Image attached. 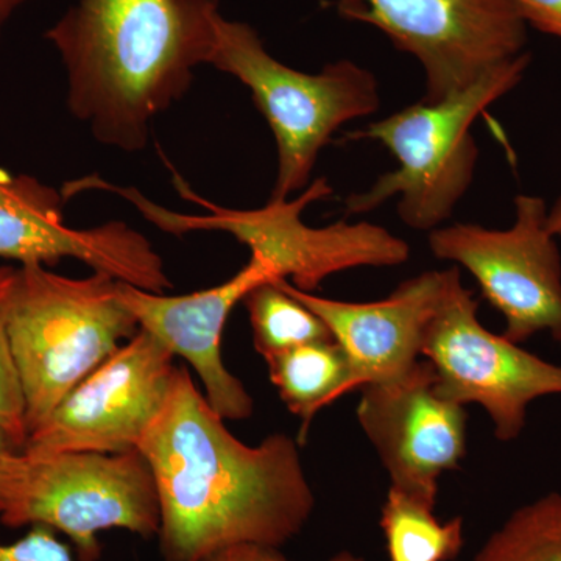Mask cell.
<instances>
[{
  "instance_id": "cell-1",
  "label": "cell",
  "mask_w": 561,
  "mask_h": 561,
  "mask_svg": "<svg viewBox=\"0 0 561 561\" xmlns=\"http://www.w3.org/2000/svg\"><path fill=\"white\" fill-rule=\"evenodd\" d=\"M300 442L272 434L239 440L183 367L140 438L157 483L162 561H201L232 546L279 549L316 508Z\"/></svg>"
},
{
  "instance_id": "cell-2",
  "label": "cell",
  "mask_w": 561,
  "mask_h": 561,
  "mask_svg": "<svg viewBox=\"0 0 561 561\" xmlns=\"http://www.w3.org/2000/svg\"><path fill=\"white\" fill-rule=\"evenodd\" d=\"M220 0H77L46 32L69 113L110 149H146L151 124L209 65Z\"/></svg>"
},
{
  "instance_id": "cell-3",
  "label": "cell",
  "mask_w": 561,
  "mask_h": 561,
  "mask_svg": "<svg viewBox=\"0 0 561 561\" xmlns=\"http://www.w3.org/2000/svg\"><path fill=\"white\" fill-rule=\"evenodd\" d=\"M173 186L184 201L201 206L206 213L181 214L164 208L140 194L135 187L116 186L98 175L69 181L62 186L66 197L87 191L119 195L142 214L144 219L173 236L195 231L228 232L249 247L254 260L264 262L276 278H291L297 289L316 290L324 279L356 267H391L408 262L411 247L378 225L339 224L313 228L301 219L302 209L332 194L324 176L313 180L295 201H268L260 209H230L206 201L192 191L179 173Z\"/></svg>"
},
{
  "instance_id": "cell-4",
  "label": "cell",
  "mask_w": 561,
  "mask_h": 561,
  "mask_svg": "<svg viewBox=\"0 0 561 561\" xmlns=\"http://www.w3.org/2000/svg\"><path fill=\"white\" fill-rule=\"evenodd\" d=\"M138 331V320L121 300L119 279L108 273L69 278L46 265H20L9 341L28 435Z\"/></svg>"
},
{
  "instance_id": "cell-5",
  "label": "cell",
  "mask_w": 561,
  "mask_h": 561,
  "mask_svg": "<svg viewBox=\"0 0 561 561\" xmlns=\"http://www.w3.org/2000/svg\"><path fill=\"white\" fill-rule=\"evenodd\" d=\"M530 62L524 51L485 73L467 90L437 103L419 102L375 122L351 139L381 142L397 158V171L379 176L364 194L350 195L345 213L365 214L400 197L398 216L413 230H435L451 217L474 179V121L522 81Z\"/></svg>"
},
{
  "instance_id": "cell-6",
  "label": "cell",
  "mask_w": 561,
  "mask_h": 561,
  "mask_svg": "<svg viewBox=\"0 0 561 561\" xmlns=\"http://www.w3.org/2000/svg\"><path fill=\"white\" fill-rule=\"evenodd\" d=\"M209 66L245 84L267 121L278 149L271 201L305 191L321 149L346 122L370 116L381 105L370 70L342 60L319 73L295 70L272 57L250 24L219 16Z\"/></svg>"
},
{
  "instance_id": "cell-7",
  "label": "cell",
  "mask_w": 561,
  "mask_h": 561,
  "mask_svg": "<svg viewBox=\"0 0 561 561\" xmlns=\"http://www.w3.org/2000/svg\"><path fill=\"white\" fill-rule=\"evenodd\" d=\"M27 459L24 489L0 516L9 529L47 526L60 531L72 542L79 561L102 559V531H130L142 540L158 537L161 512L157 483L138 449Z\"/></svg>"
},
{
  "instance_id": "cell-8",
  "label": "cell",
  "mask_w": 561,
  "mask_h": 561,
  "mask_svg": "<svg viewBox=\"0 0 561 561\" xmlns=\"http://www.w3.org/2000/svg\"><path fill=\"white\" fill-rule=\"evenodd\" d=\"M345 20L386 33L423 66L421 102L437 103L524 54L527 22L513 0H339Z\"/></svg>"
},
{
  "instance_id": "cell-9",
  "label": "cell",
  "mask_w": 561,
  "mask_h": 561,
  "mask_svg": "<svg viewBox=\"0 0 561 561\" xmlns=\"http://www.w3.org/2000/svg\"><path fill=\"white\" fill-rule=\"evenodd\" d=\"M421 356L434 367L438 393L460 405H482L502 442L519 437L530 402L561 393V365L485 330L460 273L427 327Z\"/></svg>"
},
{
  "instance_id": "cell-10",
  "label": "cell",
  "mask_w": 561,
  "mask_h": 561,
  "mask_svg": "<svg viewBox=\"0 0 561 561\" xmlns=\"http://www.w3.org/2000/svg\"><path fill=\"white\" fill-rule=\"evenodd\" d=\"M511 230L456 224L431 231L438 260L460 264L505 317V337L522 343L548 331L561 342V257L541 197L518 195Z\"/></svg>"
},
{
  "instance_id": "cell-11",
  "label": "cell",
  "mask_w": 561,
  "mask_h": 561,
  "mask_svg": "<svg viewBox=\"0 0 561 561\" xmlns=\"http://www.w3.org/2000/svg\"><path fill=\"white\" fill-rule=\"evenodd\" d=\"M173 357L153 335L139 330L31 432L24 453L135 451L171 390Z\"/></svg>"
},
{
  "instance_id": "cell-12",
  "label": "cell",
  "mask_w": 561,
  "mask_h": 561,
  "mask_svg": "<svg viewBox=\"0 0 561 561\" xmlns=\"http://www.w3.org/2000/svg\"><path fill=\"white\" fill-rule=\"evenodd\" d=\"M65 202L36 176L0 168V260L50 267L70 257L142 290L172 289L164 260L142 232L121 220L69 227Z\"/></svg>"
},
{
  "instance_id": "cell-13",
  "label": "cell",
  "mask_w": 561,
  "mask_h": 561,
  "mask_svg": "<svg viewBox=\"0 0 561 561\" xmlns=\"http://www.w3.org/2000/svg\"><path fill=\"white\" fill-rule=\"evenodd\" d=\"M427 360L408 375L362 389L357 419L389 471L391 489L435 507L443 472L467 453V413L438 393Z\"/></svg>"
},
{
  "instance_id": "cell-14",
  "label": "cell",
  "mask_w": 561,
  "mask_h": 561,
  "mask_svg": "<svg viewBox=\"0 0 561 561\" xmlns=\"http://www.w3.org/2000/svg\"><path fill=\"white\" fill-rule=\"evenodd\" d=\"M459 273L457 267L421 273L375 302L330 300L297 289L287 279L276 280L330 328L348 360L353 391L400 379L419 364L427 327Z\"/></svg>"
},
{
  "instance_id": "cell-15",
  "label": "cell",
  "mask_w": 561,
  "mask_h": 561,
  "mask_svg": "<svg viewBox=\"0 0 561 561\" xmlns=\"http://www.w3.org/2000/svg\"><path fill=\"white\" fill-rule=\"evenodd\" d=\"M278 279L264 262L250 257L232 278L209 289L186 295L153 294L119 280L124 305L173 356L183 357L205 387L210 408L224 420H247L253 415V398L236 378L221 356V339L228 317L254 287Z\"/></svg>"
},
{
  "instance_id": "cell-16",
  "label": "cell",
  "mask_w": 561,
  "mask_h": 561,
  "mask_svg": "<svg viewBox=\"0 0 561 561\" xmlns=\"http://www.w3.org/2000/svg\"><path fill=\"white\" fill-rule=\"evenodd\" d=\"M265 362L280 400L301 420L298 442H305L321 409L350 393L348 360L335 341L308 343Z\"/></svg>"
},
{
  "instance_id": "cell-17",
  "label": "cell",
  "mask_w": 561,
  "mask_h": 561,
  "mask_svg": "<svg viewBox=\"0 0 561 561\" xmlns=\"http://www.w3.org/2000/svg\"><path fill=\"white\" fill-rule=\"evenodd\" d=\"M432 505L391 489L381 511L390 561H453L465 546L463 518L442 523Z\"/></svg>"
},
{
  "instance_id": "cell-18",
  "label": "cell",
  "mask_w": 561,
  "mask_h": 561,
  "mask_svg": "<svg viewBox=\"0 0 561 561\" xmlns=\"http://www.w3.org/2000/svg\"><path fill=\"white\" fill-rule=\"evenodd\" d=\"M253 330L254 348L271 359L276 354L316 342H331L330 328L308 306L267 280L243 298Z\"/></svg>"
},
{
  "instance_id": "cell-19",
  "label": "cell",
  "mask_w": 561,
  "mask_h": 561,
  "mask_svg": "<svg viewBox=\"0 0 561 561\" xmlns=\"http://www.w3.org/2000/svg\"><path fill=\"white\" fill-rule=\"evenodd\" d=\"M474 561H561V494H548L513 513Z\"/></svg>"
},
{
  "instance_id": "cell-20",
  "label": "cell",
  "mask_w": 561,
  "mask_h": 561,
  "mask_svg": "<svg viewBox=\"0 0 561 561\" xmlns=\"http://www.w3.org/2000/svg\"><path fill=\"white\" fill-rule=\"evenodd\" d=\"M16 271V267L0 264V435L11 446L24 451L28 427L24 397L9 341V313Z\"/></svg>"
},
{
  "instance_id": "cell-21",
  "label": "cell",
  "mask_w": 561,
  "mask_h": 561,
  "mask_svg": "<svg viewBox=\"0 0 561 561\" xmlns=\"http://www.w3.org/2000/svg\"><path fill=\"white\" fill-rule=\"evenodd\" d=\"M0 561H77L72 549L47 526H32L24 537L0 545Z\"/></svg>"
},
{
  "instance_id": "cell-22",
  "label": "cell",
  "mask_w": 561,
  "mask_h": 561,
  "mask_svg": "<svg viewBox=\"0 0 561 561\" xmlns=\"http://www.w3.org/2000/svg\"><path fill=\"white\" fill-rule=\"evenodd\" d=\"M28 459L0 435V516L18 500L27 481Z\"/></svg>"
},
{
  "instance_id": "cell-23",
  "label": "cell",
  "mask_w": 561,
  "mask_h": 561,
  "mask_svg": "<svg viewBox=\"0 0 561 561\" xmlns=\"http://www.w3.org/2000/svg\"><path fill=\"white\" fill-rule=\"evenodd\" d=\"M527 24L561 39V0H513Z\"/></svg>"
},
{
  "instance_id": "cell-24",
  "label": "cell",
  "mask_w": 561,
  "mask_h": 561,
  "mask_svg": "<svg viewBox=\"0 0 561 561\" xmlns=\"http://www.w3.org/2000/svg\"><path fill=\"white\" fill-rule=\"evenodd\" d=\"M201 561H290L283 556L276 548H265V546L242 545L232 546L206 557ZM328 561H364L360 557L351 552H341Z\"/></svg>"
},
{
  "instance_id": "cell-25",
  "label": "cell",
  "mask_w": 561,
  "mask_h": 561,
  "mask_svg": "<svg viewBox=\"0 0 561 561\" xmlns=\"http://www.w3.org/2000/svg\"><path fill=\"white\" fill-rule=\"evenodd\" d=\"M32 0H0V41L13 14Z\"/></svg>"
},
{
  "instance_id": "cell-26",
  "label": "cell",
  "mask_w": 561,
  "mask_h": 561,
  "mask_svg": "<svg viewBox=\"0 0 561 561\" xmlns=\"http://www.w3.org/2000/svg\"><path fill=\"white\" fill-rule=\"evenodd\" d=\"M548 228L553 236H561V197L548 213Z\"/></svg>"
}]
</instances>
